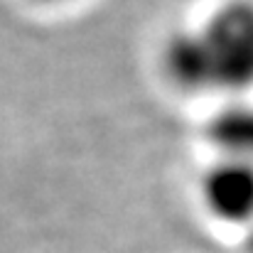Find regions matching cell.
I'll list each match as a JSON object with an SVG mask.
<instances>
[{"label": "cell", "instance_id": "6da1fadb", "mask_svg": "<svg viewBox=\"0 0 253 253\" xmlns=\"http://www.w3.org/2000/svg\"><path fill=\"white\" fill-rule=\"evenodd\" d=\"M204 93L241 96L253 88V0H221L192 27Z\"/></svg>", "mask_w": 253, "mask_h": 253}, {"label": "cell", "instance_id": "7a4b0ae2", "mask_svg": "<svg viewBox=\"0 0 253 253\" xmlns=\"http://www.w3.org/2000/svg\"><path fill=\"white\" fill-rule=\"evenodd\" d=\"M199 194L204 209L221 224H253V163L221 158L202 174Z\"/></svg>", "mask_w": 253, "mask_h": 253}, {"label": "cell", "instance_id": "277c9868", "mask_svg": "<svg viewBox=\"0 0 253 253\" xmlns=\"http://www.w3.org/2000/svg\"><path fill=\"white\" fill-rule=\"evenodd\" d=\"M37 5H64V2H72V0H32Z\"/></svg>", "mask_w": 253, "mask_h": 253}, {"label": "cell", "instance_id": "5b68a950", "mask_svg": "<svg viewBox=\"0 0 253 253\" xmlns=\"http://www.w3.org/2000/svg\"><path fill=\"white\" fill-rule=\"evenodd\" d=\"M249 229H251V231H249V253H253V224Z\"/></svg>", "mask_w": 253, "mask_h": 253}, {"label": "cell", "instance_id": "3957f363", "mask_svg": "<svg viewBox=\"0 0 253 253\" xmlns=\"http://www.w3.org/2000/svg\"><path fill=\"white\" fill-rule=\"evenodd\" d=\"M209 140L224 158L253 163V106L231 103L209 123Z\"/></svg>", "mask_w": 253, "mask_h": 253}]
</instances>
